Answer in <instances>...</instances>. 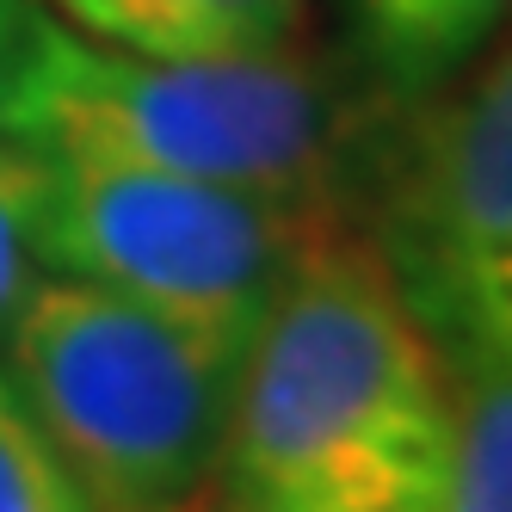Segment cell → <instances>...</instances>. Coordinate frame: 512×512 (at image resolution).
Listing matches in <instances>:
<instances>
[{
	"label": "cell",
	"mask_w": 512,
	"mask_h": 512,
	"mask_svg": "<svg viewBox=\"0 0 512 512\" xmlns=\"http://www.w3.org/2000/svg\"><path fill=\"white\" fill-rule=\"evenodd\" d=\"M0 512H93L7 364H0Z\"/></svg>",
	"instance_id": "30bf717a"
},
{
	"label": "cell",
	"mask_w": 512,
	"mask_h": 512,
	"mask_svg": "<svg viewBox=\"0 0 512 512\" xmlns=\"http://www.w3.org/2000/svg\"><path fill=\"white\" fill-rule=\"evenodd\" d=\"M161 512H223V506H216V494L204 488V494H192V500H179V506H161Z\"/></svg>",
	"instance_id": "7c38bea8"
},
{
	"label": "cell",
	"mask_w": 512,
	"mask_h": 512,
	"mask_svg": "<svg viewBox=\"0 0 512 512\" xmlns=\"http://www.w3.org/2000/svg\"><path fill=\"white\" fill-rule=\"evenodd\" d=\"M438 512H512V358L451 371V463Z\"/></svg>",
	"instance_id": "ba28073f"
},
{
	"label": "cell",
	"mask_w": 512,
	"mask_h": 512,
	"mask_svg": "<svg viewBox=\"0 0 512 512\" xmlns=\"http://www.w3.org/2000/svg\"><path fill=\"white\" fill-rule=\"evenodd\" d=\"M99 44L149 56H272L303 44L309 0H56Z\"/></svg>",
	"instance_id": "52a82bcc"
},
{
	"label": "cell",
	"mask_w": 512,
	"mask_h": 512,
	"mask_svg": "<svg viewBox=\"0 0 512 512\" xmlns=\"http://www.w3.org/2000/svg\"><path fill=\"white\" fill-rule=\"evenodd\" d=\"M451 364L358 223L284 278L241 358L216 463L223 512H438Z\"/></svg>",
	"instance_id": "6da1fadb"
},
{
	"label": "cell",
	"mask_w": 512,
	"mask_h": 512,
	"mask_svg": "<svg viewBox=\"0 0 512 512\" xmlns=\"http://www.w3.org/2000/svg\"><path fill=\"white\" fill-rule=\"evenodd\" d=\"M401 105L297 44L272 56H149L31 13L0 130L44 155H99L352 210ZM358 216V210H352Z\"/></svg>",
	"instance_id": "7a4b0ae2"
},
{
	"label": "cell",
	"mask_w": 512,
	"mask_h": 512,
	"mask_svg": "<svg viewBox=\"0 0 512 512\" xmlns=\"http://www.w3.org/2000/svg\"><path fill=\"white\" fill-rule=\"evenodd\" d=\"M358 75L389 105H420L512 25V0H346Z\"/></svg>",
	"instance_id": "8992f818"
},
{
	"label": "cell",
	"mask_w": 512,
	"mask_h": 512,
	"mask_svg": "<svg viewBox=\"0 0 512 512\" xmlns=\"http://www.w3.org/2000/svg\"><path fill=\"white\" fill-rule=\"evenodd\" d=\"M50 266L112 284L136 303L253 334L303 253L352 210L161 173L99 155H50Z\"/></svg>",
	"instance_id": "5b68a950"
},
{
	"label": "cell",
	"mask_w": 512,
	"mask_h": 512,
	"mask_svg": "<svg viewBox=\"0 0 512 512\" xmlns=\"http://www.w3.org/2000/svg\"><path fill=\"white\" fill-rule=\"evenodd\" d=\"M50 192L56 161L0 130V340L50 272Z\"/></svg>",
	"instance_id": "9c48e42d"
},
{
	"label": "cell",
	"mask_w": 512,
	"mask_h": 512,
	"mask_svg": "<svg viewBox=\"0 0 512 512\" xmlns=\"http://www.w3.org/2000/svg\"><path fill=\"white\" fill-rule=\"evenodd\" d=\"M247 340L62 272L7 327V377L93 512H161L216 482Z\"/></svg>",
	"instance_id": "3957f363"
},
{
	"label": "cell",
	"mask_w": 512,
	"mask_h": 512,
	"mask_svg": "<svg viewBox=\"0 0 512 512\" xmlns=\"http://www.w3.org/2000/svg\"><path fill=\"white\" fill-rule=\"evenodd\" d=\"M31 0H0V93H7V75L19 62V44H25V25H31Z\"/></svg>",
	"instance_id": "8fae6325"
},
{
	"label": "cell",
	"mask_w": 512,
	"mask_h": 512,
	"mask_svg": "<svg viewBox=\"0 0 512 512\" xmlns=\"http://www.w3.org/2000/svg\"><path fill=\"white\" fill-rule=\"evenodd\" d=\"M364 235L445 364L512 358V25L371 155Z\"/></svg>",
	"instance_id": "277c9868"
}]
</instances>
